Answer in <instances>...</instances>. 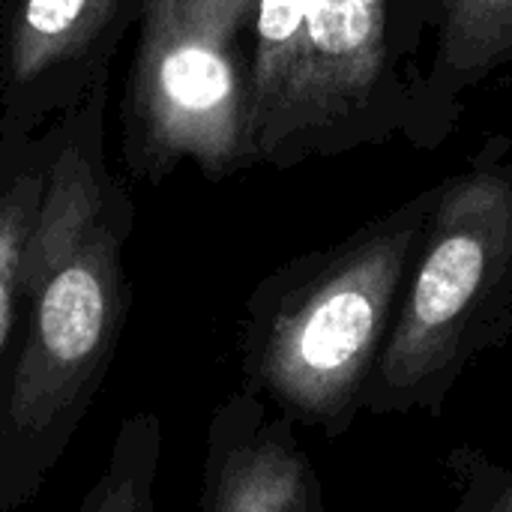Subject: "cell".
<instances>
[{
	"label": "cell",
	"instance_id": "cell-1",
	"mask_svg": "<svg viewBox=\"0 0 512 512\" xmlns=\"http://www.w3.org/2000/svg\"><path fill=\"white\" fill-rule=\"evenodd\" d=\"M129 228L132 204L102 165L99 129L51 138L21 255L24 315L0 378V512H21L42 492L120 351Z\"/></svg>",
	"mask_w": 512,
	"mask_h": 512
},
{
	"label": "cell",
	"instance_id": "cell-2",
	"mask_svg": "<svg viewBox=\"0 0 512 512\" xmlns=\"http://www.w3.org/2000/svg\"><path fill=\"white\" fill-rule=\"evenodd\" d=\"M435 195L264 276L237 324L240 390L297 429L345 438L390 336Z\"/></svg>",
	"mask_w": 512,
	"mask_h": 512
},
{
	"label": "cell",
	"instance_id": "cell-3",
	"mask_svg": "<svg viewBox=\"0 0 512 512\" xmlns=\"http://www.w3.org/2000/svg\"><path fill=\"white\" fill-rule=\"evenodd\" d=\"M512 339V171L447 183L426 216L363 414L441 417L462 375Z\"/></svg>",
	"mask_w": 512,
	"mask_h": 512
},
{
	"label": "cell",
	"instance_id": "cell-4",
	"mask_svg": "<svg viewBox=\"0 0 512 512\" xmlns=\"http://www.w3.org/2000/svg\"><path fill=\"white\" fill-rule=\"evenodd\" d=\"M234 30L204 0H147L132 90L138 174L159 180L192 159L219 180L252 159Z\"/></svg>",
	"mask_w": 512,
	"mask_h": 512
},
{
	"label": "cell",
	"instance_id": "cell-5",
	"mask_svg": "<svg viewBox=\"0 0 512 512\" xmlns=\"http://www.w3.org/2000/svg\"><path fill=\"white\" fill-rule=\"evenodd\" d=\"M198 512H327L297 426L234 390L207 423Z\"/></svg>",
	"mask_w": 512,
	"mask_h": 512
},
{
	"label": "cell",
	"instance_id": "cell-6",
	"mask_svg": "<svg viewBox=\"0 0 512 512\" xmlns=\"http://www.w3.org/2000/svg\"><path fill=\"white\" fill-rule=\"evenodd\" d=\"M384 60V9L366 0H312L294 78L267 156L294 135L354 108L372 90Z\"/></svg>",
	"mask_w": 512,
	"mask_h": 512
},
{
	"label": "cell",
	"instance_id": "cell-7",
	"mask_svg": "<svg viewBox=\"0 0 512 512\" xmlns=\"http://www.w3.org/2000/svg\"><path fill=\"white\" fill-rule=\"evenodd\" d=\"M120 0H21L6 51V90L30 96L42 81L78 63Z\"/></svg>",
	"mask_w": 512,
	"mask_h": 512
},
{
	"label": "cell",
	"instance_id": "cell-8",
	"mask_svg": "<svg viewBox=\"0 0 512 512\" xmlns=\"http://www.w3.org/2000/svg\"><path fill=\"white\" fill-rule=\"evenodd\" d=\"M51 141L30 144L21 132L0 138V378L12 354L21 300V255L39 210Z\"/></svg>",
	"mask_w": 512,
	"mask_h": 512
},
{
	"label": "cell",
	"instance_id": "cell-9",
	"mask_svg": "<svg viewBox=\"0 0 512 512\" xmlns=\"http://www.w3.org/2000/svg\"><path fill=\"white\" fill-rule=\"evenodd\" d=\"M312 0H255V66L246 87L249 153L267 156L279 123Z\"/></svg>",
	"mask_w": 512,
	"mask_h": 512
},
{
	"label": "cell",
	"instance_id": "cell-10",
	"mask_svg": "<svg viewBox=\"0 0 512 512\" xmlns=\"http://www.w3.org/2000/svg\"><path fill=\"white\" fill-rule=\"evenodd\" d=\"M162 462V423L156 414H132L120 423L108 462L75 512H153Z\"/></svg>",
	"mask_w": 512,
	"mask_h": 512
},
{
	"label": "cell",
	"instance_id": "cell-11",
	"mask_svg": "<svg viewBox=\"0 0 512 512\" xmlns=\"http://www.w3.org/2000/svg\"><path fill=\"white\" fill-rule=\"evenodd\" d=\"M512 57V0H447L441 63L477 72Z\"/></svg>",
	"mask_w": 512,
	"mask_h": 512
},
{
	"label": "cell",
	"instance_id": "cell-12",
	"mask_svg": "<svg viewBox=\"0 0 512 512\" xmlns=\"http://www.w3.org/2000/svg\"><path fill=\"white\" fill-rule=\"evenodd\" d=\"M456 501L450 512H512V468L474 444H456L444 456Z\"/></svg>",
	"mask_w": 512,
	"mask_h": 512
},
{
	"label": "cell",
	"instance_id": "cell-13",
	"mask_svg": "<svg viewBox=\"0 0 512 512\" xmlns=\"http://www.w3.org/2000/svg\"><path fill=\"white\" fill-rule=\"evenodd\" d=\"M210 9H216L225 21H231L234 27L246 18V12L255 6V0H204Z\"/></svg>",
	"mask_w": 512,
	"mask_h": 512
},
{
	"label": "cell",
	"instance_id": "cell-14",
	"mask_svg": "<svg viewBox=\"0 0 512 512\" xmlns=\"http://www.w3.org/2000/svg\"><path fill=\"white\" fill-rule=\"evenodd\" d=\"M366 3H369L372 9H384V0H366Z\"/></svg>",
	"mask_w": 512,
	"mask_h": 512
}]
</instances>
